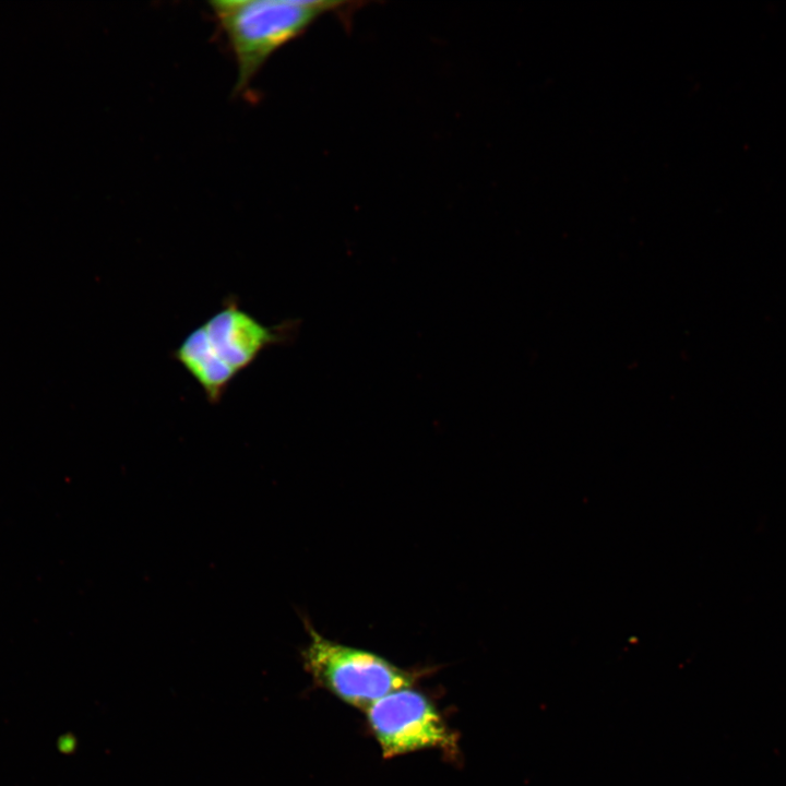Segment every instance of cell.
<instances>
[{
	"instance_id": "obj_4",
	"label": "cell",
	"mask_w": 786,
	"mask_h": 786,
	"mask_svg": "<svg viewBox=\"0 0 786 786\" xmlns=\"http://www.w3.org/2000/svg\"><path fill=\"white\" fill-rule=\"evenodd\" d=\"M366 711L385 758L431 748L455 751L454 734L430 700L418 691L409 688L394 691Z\"/></svg>"
},
{
	"instance_id": "obj_2",
	"label": "cell",
	"mask_w": 786,
	"mask_h": 786,
	"mask_svg": "<svg viewBox=\"0 0 786 786\" xmlns=\"http://www.w3.org/2000/svg\"><path fill=\"white\" fill-rule=\"evenodd\" d=\"M335 1L216 0L209 2L237 68L236 92L246 90L270 57L302 34Z\"/></svg>"
},
{
	"instance_id": "obj_1",
	"label": "cell",
	"mask_w": 786,
	"mask_h": 786,
	"mask_svg": "<svg viewBox=\"0 0 786 786\" xmlns=\"http://www.w3.org/2000/svg\"><path fill=\"white\" fill-rule=\"evenodd\" d=\"M297 323L265 325L229 296L217 311L191 330L172 358L200 386L210 404H218L228 386L271 346L286 343Z\"/></svg>"
},
{
	"instance_id": "obj_3",
	"label": "cell",
	"mask_w": 786,
	"mask_h": 786,
	"mask_svg": "<svg viewBox=\"0 0 786 786\" xmlns=\"http://www.w3.org/2000/svg\"><path fill=\"white\" fill-rule=\"evenodd\" d=\"M309 642L301 651L302 664L313 681L346 703L368 708L394 691L409 688L416 674L385 658L329 640L302 617Z\"/></svg>"
}]
</instances>
